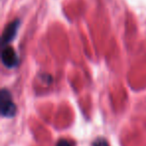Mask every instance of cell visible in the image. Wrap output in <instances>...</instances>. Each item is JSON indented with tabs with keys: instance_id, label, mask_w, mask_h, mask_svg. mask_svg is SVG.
Returning a JSON list of instances; mask_svg holds the SVG:
<instances>
[{
	"instance_id": "obj_3",
	"label": "cell",
	"mask_w": 146,
	"mask_h": 146,
	"mask_svg": "<svg viewBox=\"0 0 146 146\" xmlns=\"http://www.w3.org/2000/svg\"><path fill=\"white\" fill-rule=\"evenodd\" d=\"M17 27H18V21H15V22L11 23L9 26L6 27L4 33H3V44H6L8 43L11 39H13L14 35L16 34Z\"/></svg>"
},
{
	"instance_id": "obj_4",
	"label": "cell",
	"mask_w": 146,
	"mask_h": 146,
	"mask_svg": "<svg viewBox=\"0 0 146 146\" xmlns=\"http://www.w3.org/2000/svg\"><path fill=\"white\" fill-rule=\"evenodd\" d=\"M93 146H109L105 139L103 138H99V139H96L95 142H94Z\"/></svg>"
},
{
	"instance_id": "obj_2",
	"label": "cell",
	"mask_w": 146,
	"mask_h": 146,
	"mask_svg": "<svg viewBox=\"0 0 146 146\" xmlns=\"http://www.w3.org/2000/svg\"><path fill=\"white\" fill-rule=\"evenodd\" d=\"M1 58L3 64L8 68L15 67L18 63V57L12 47H5L1 54Z\"/></svg>"
},
{
	"instance_id": "obj_1",
	"label": "cell",
	"mask_w": 146,
	"mask_h": 146,
	"mask_svg": "<svg viewBox=\"0 0 146 146\" xmlns=\"http://www.w3.org/2000/svg\"><path fill=\"white\" fill-rule=\"evenodd\" d=\"M0 106H1V114L4 117H12L16 112V106L8 90L2 89L0 93Z\"/></svg>"
},
{
	"instance_id": "obj_5",
	"label": "cell",
	"mask_w": 146,
	"mask_h": 146,
	"mask_svg": "<svg viewBox=\"0 0 146 146\" xmlns=\"http://www.w3.org/2000/svg\"><path fill=\"white\" fill-rule=\"evenodd\" d=\"M56 146H73V145L71 144L70 141H68V140H66V139H60L58 142H57Z\"/></svg>"
}]
</instances>
